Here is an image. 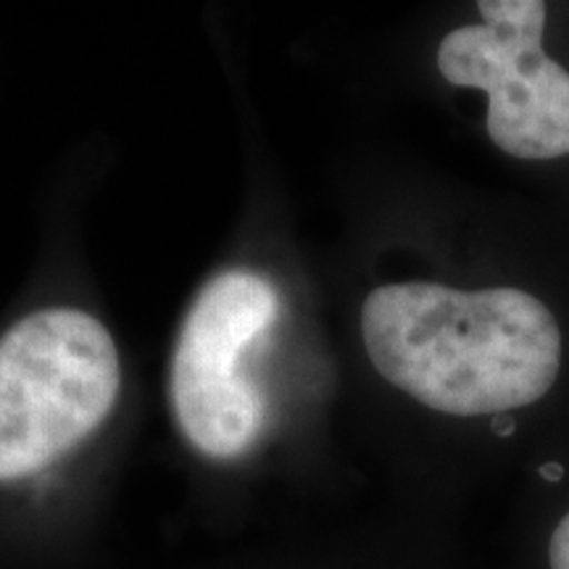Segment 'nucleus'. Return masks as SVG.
<instances>
[{
  "instance_id": "obj_5",
  "label": "nucleus",
  "mask_w": 569,
  "mask_h": 569,
  "mask_svg": "<svg viewBox=\"0 0 569 569\" xmlns=\"http://www.w3.org/2000/svg\"><path fill=\"white\" fill-rule=\"evenodd\" d=\"M549 569H569V511L559 519L549 540Z\"/></svg>"
},
{
  "instance_id": "obj_1",
  "label": "nucleus",
  "mask_w": 569,
  "mask_h": 569,
  "mask_svg": "<svg viewBox=\"0 0 569 569\" xmlns=\"http://www.w3.org/2000/svg\"><path fill=\"white\" fill-rule=\"evenodd\" d=\"M361 336L390 386L453 417L530 407L561 367L557 319L519 288L382 284L361 309Z\"/></svg>"
},
{
  "instance_id": "obj_4",
  "label": "nucleus",
  "mask_w": 569,
  "mask_h": 569,
  "mask_svg": "<svg viewBox=\"0 0 569 569\" xmlns=\"http://www.w3.org/2000/svg\"><path fill=\"white\" fill-rule=\"evenodd\" d=\"M277 293L264 277L224 272L184 317L172 359V407L182 436L211 459H234L264 427V398L238 361L272 327Z\"/></svg>"
},
{
  "instance_id": "obj_2",
  "label": "nucleus",
  "mask_w": 569,
  "mask_h": 569,
  "mask_svg": "<svg viewBox=\"0 0 569 569\" xmlns=\"http://www.w3.org/2000/svg\"><path fill=\"white\" fill-rule=\"evenodd\" d=\"M109 330L77 309H42L0 338V482L48 469L106 422L119 396Z\"/></svg>"
},
{
  "instance_id": "obj_3",
  "label": "nucleus",
  "mask_w": 569,
  "mask_h": 569,
  "mask_svg": "<svg viewBox=\"0 0 569 569\" xmlns=\"http://www.w3.org/2000/svg\"><path fill=\"white\" fill-rule=\"evenodd\" d=\"M482 24L448 32L438 69L457 88L486 90L488 134L515 159L569 156V71L543 51V0H480Z\"/></svg>"
}]
</instances>
